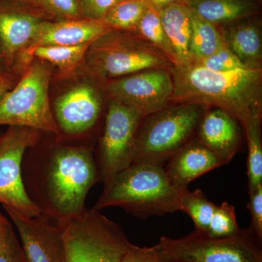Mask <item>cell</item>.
I'll list each match as a JSON object with an SVG mask.
<instances>
[{
    "label": "cell",
    "mask_w": 262,
    "mask_h": 262,
    "mask_svg": "<svg viewBox=\"0 0 262 262\" xmlns=\"http://www.w3.org/2000/svg\"><path fill=\"white\" fill-rule=\"evenodd\" d=\"M32 165L29 196L42 213L54 221L67 220L86 211L85 200L100 182L92 149L61 146L52 150L43 163Z\"/></svg>",
    "instance_id": "cell-1"
},
{
    "label": "cell",
    "mask_w": 262,
    "mask_h": 262,
    "mask_svg": "<svg viewBox=\"0 0 262 262\" xmlns=\"http://www.w3.org/2000/svg\"><path fill=\"white\" fill-rule=\"evenodd\" d=\"M169 70L174 84L172 103L220 108L243 126L252 117H261V69L216 72L190 62Z\"/></svg>",
    "instance_id": "cell-2"
},
{
    "label": "cell",
    "mask_w": 262,
    "mask_h": 262,
    "mask_svg": "<svg viewBox=\"0 0 262 262\" xmlns=\"http://www.w3.org/2000/svg\"><path fill=\"white\" fill-rule=\"evenodd\" d=\"M103 186L94 209L118 207L141 220L182 211L187 189L173 185L163 166L145 163L131 164Z\"/></svg>",
    "instance_id": "cell-3"
},
{
    "label": "cell",
    "mask_w": 262,
    "mask_h": 262,
    "mask_svg": "<svg viewBox=\"0 0 262 262\" xmlns=\"http://www.w3.org/2000/svg\"><path fill=\"white\" fill-rule=\"evenodd\" d=\"M206 108L194 103H173L144 117L136 135L132 164L163 166L194 140Z\"/></svg>",
    "instance_id": "cell-4"
},
{
    "label": "cell",
    "mask_w": 262,
    "mask_h": 262,
    "mask_svg": "<svg viewBox=\"0 0 262 262\" xmlns=\"http://www.w3.org/2000/svg\"><path fill=\"white\" fill-rule=\"evenodd\" d=\"M84 61L93 75L105 80L173 66L144 38L134 32L114 29L106 31L91 43Z\"/></svg>",
    "instance_id": "cell-5"
},
{
    "label": "cell",
    "mask_w": 262,
    "mask_h": 262,
    "mask_svg": "<svg viewBox=\"0 0 262 262\" xmlns=\"http://www.w3.org/2000/svg\"><path fill=\"white\" fill-rule=\"evenodd\" d=\"M51 75L48 63L33 60L18 82L0 98V125L30 127L59 136L49 101Z\"/></svg>",
    "instance_id": "cell-6"
},
{
    "label": "cell",
    "mask_w": 262,
    "mask_h": 262,
    "mask_svg": "<svg viewBox=\"0 0 262 262\" xmlns=\"http://www.w3.org/2000/svg\"><path fill=\"white\" fill-rule=\"evenodd\" d=\"M55 222L63 233L67 262H117L132 246L120 225L94 208Z\"/></svg>",
    "instance_id": "cell-7"
},
{
    "label": "cell",
    "mask_w": 262,
    "mask_h": 262,
    "mask_svg": "<svg viewBox=\"0 0 262 262\" xmlns=\"http://www.w3.org/2000/svg\"><path fill=\"white\" fill-rule=\"evenodd\" d=\"M261 243L248 228L220 238L195 232L181 238L162 237L155 246L174 262H262Z\"/></svg>",
    "instance_id": "cell-8"
},
{
    "label": "cell",
    "mask_w": 262,
    "mask_h": 262,
    "mask_svg": "<svg viewBox=\"0 0 262 262\" xmlns=\"http://www.w3.org/2000/svg\"><path fill=\"white\" fill-rule=\"evenodd\" d=\"M42 134L30 127L9 126L0 136V204L28 216H37L42 211L26 189L23 160L26 152L37 145Z\"/></svg>",
    "instance_id": "cell-9"
},
{
    "label": "cell",
    "mask_w": 262,
    "mask_h": 262,
    "mask_svg": "<svg viewBox=\"0 0 262 262\" xmlns=\"http://www.w3.org/2000/svg\"><path fill=\"white\" fill-rule=\"evenodd\" d=\"M144 118L134 108L110 100L97 158H95L103 184L132 164L136 135Z\"/></svg>",
    "instance_id": "cell-10"
},
{
    "label": "cell",
    "mask_w": 262,
    "mask_h": 262,
    "mask_svg": "<svg viewBox=\"0 0 262 262\" xmlns=\"http://www.w3.org/2000/svg\"><path fill=\"white\" fill-rule=\"evenodd\" d=\"M106 87L112 99L146 117L171 103L174 84L169 69H151L110 81Z\"/></svg>",
    "instance_id": "cell-11"
},
{
    "label": "cell",
    "mask_w": 262,
    "mask_h": 262,
    "mask_svg": "<svg viewBox=\"0 0 262 262\" xmlns=\"http://www.w3.org/2000/svg\"><path fill=\"white\" fill-rule=\"evenodd\" d=\"M15 0H0V73L23 74L24 57L43 22Z\"/></svg>",
    "instance_id": "cell-12"
},
{
    "label": "cell",
    "mask_w": 262,
    "mask_h": 262,
    "mask_svg": "<svg viewBox=\"0 0 262 262\" xmlns=\"http://www.w3.org/2000/svg\"><path fill=\"white\" fill-rule=\"evenodd\" d=\"M20 236L29 262H67L61 227L45 213L28 216L3 206Z\"/></svg>",
    "instance_id": "cell-13"
},
{
    "label": "cell",
    "mask_w": 262,
    "mask_h": 262,
    "mask_svg": "<svg viewBox=\"0 0 262 262\" xmlns=\"http://www.w3.org/2000/svg\"><path fill=\"white\" fill-rule=\"evenodd\" d=\"M101 105L94 86L87 82L74 86L55 102L53 115L59 130L77 136L91 130L99 118Z\"/></svg>",
    "instance_id": "cell-14"
},
{
    "label": "cell",
    "mask_w": 262,
    "mask_h": 262,
    "mask_svg": "<svg viewBox=\"0 0 262 262\" xmlns=\"http://www.w3.org/2000/svg\"><path fill=\"white\" fill-rule=\"evenodd\" d=\"M237 122L228 113L214 108L205 113L198 127V140L224 165L238 151L241 133Z\"/></svg>",
    "instance_id": "cell-15"
},
{
    "label": "cell",
    "mask_w": 262,
    "mask_h": 262,
    "mask_svg": "<svg viewBox=\"0 0 262 262\" xmlns=\"http://www.w3.org/2000/svg\"><path fill=\"white\" fill-rule=\"evenodd\" d=\"M108 30L110 29L101 20L92 19H64L58 22L45 20L27 52L37 46H75L92 42Z\"/></svg>",
    "instance_id": "cell-16"
},
{
    "label": "cell",
    "mask_w": 262,
    "mask_h": 262,
    "mask_svg": "<svg viewBox=\"0 0 262 262\" xmlns=\"http://www.w3.org/2000/svg\"><path fill=\"white\" fill-rule=\"evenodd\" d=\"M223 165L201 141L194 139L171 157L164 169L173 185L184 189L194 179Z\"/></svg>",
    "instance_id": "cell-17"
},
{
    "label": "cell",
    "mask_w": 262,
    "mask_h": 262,
    "mask_svg": "<svg viewBox=\"0 0 262 262\" xmlns=\"http://www.w3.org/2000/svg\"><path fill=\"white\" fill-rule=\"evenodd\" d=\"M164 31L177 60V65L190 63V39L192 35L191 10L185 3H175L160 10Z\"/></svg>",
    "instance_id": "cell-18"
},
{
    "label": "cell",
    "mask_w": 262,
    "mask_h": 262,
    "mask_svg": "<svg viewBox=\"0 0 262 262\" xmlns=\"http://www.w3.org/2000/svg\"><path fill=\"white\" fill-rule=\"evenodd\" d=\"M226 47L249 69H261V35L253 23L239 24L222 33Z\"/></svg>",
    "instance_id": "cell-19"
},
{
    "label": "cell",
    "mask_w": 262,
    "mask_h": 262,
    "mask_svg": "<svg viewBox=\"0 0 262 262\" xmlns=\"http://www.w3.org/2000/svg\"><path fill=\"white\" fill-rule=\"evenodd\" d=\"M184 3L213 24L239 20L255 11L254 5L249 0H185Z\"/></svg>",
    "instance_id": "cell-20"
},
{
    "label": "cell",
    "mask_w": 262,
    "mask_h": 262,
    "mask_svg": "<svg viewBox=\"0 0 262 262\" xmlns=\"http://www.w3.org/2000/svg\"><path fill=\"white\" fill-rule=\"evenodd\" d=\"M91 42L75 46H37L27 52L24 57L26 70L34 59L54 66L61 73L75 70L85 58Z\"/></svg>",
    "instance_id": "cell-21"
},
{
    "label": "cell",
    "mask_w": 262,
    "mask_h": 262,
    "mask_svg": "<svg viewBox=\"0 0 262 262\" xmlns=\"http://www.w3.org/2000/svg\"><path fill=\"white\" fill-rule=\"evenodd\" d=\"M191 18L190 62L211 56L225 46L222 33L215 24L201 18L192 10Z\"/></svg>",
    "instance_id": "cell-22"
},
{
    "label": "cell",
    "mask_w": 262,
    "mask_h": 262,
    "mask_svg": "<svg viewBox=\"0 0 262 262\" xmlns=\"http://www.w3.org/2000/svg\"><path fill=\"white\" fill-rule=\"evenodd\" d=\"M149 6L146 0H120L101 21L110 29L134 32Z\"/></svg>",
    "instance_id": "cell-23"
},
{
    "label": "cell",
    "mask_w": 262,
    "mask_h": 262,
    "mask_svg": "<svg viewBox=\"0 0 262 262\" xmlns=\"http://www.w3.org/2000/svg\"><path fill=\"white\" fill-rule=\"evenodd\" d=\"M261 117H252L244 125L248 144V192L262 185Z\"/></svg>",
    "instance_id": "cell-24"
},
{
    "label": "cell",
    "mask_w": 262,
    "mask_h": 262,
    "mask_svg": "<svg viewBox=\"0 0 262 262\" xmlns=\"http://www.w3.org/2000/svg\"><path fill=\"white\" fill-rule=\"evenodd\" d=\"M134 32L158 48L167 56L172 64L177 65V60L174 56L173 49L162 24L160 10L149 5L141 17Z\"/></svg>",
    "instance_id": "cell-25"
},
{
    "label": "cell",
    "mask_w": 262,
    "mask_h": 262,
    "mask_svg": "<svg viewBox=\"0 0 262 262\" xmlns=\"http://www.w3.org/2000/svg\"><path fill=\"white\" fill-rule=\"evenodd\" d=\"M181 206V211L189 215L194 222V232L206 234L216 205L210 201L201 189L192 192L187 188L183 192Z\"/></svg>",
    "instance_id": "cell-26"
},
{
    "label": "cell",
    "mask_w": 262,
    "mask_h": 262,
    "mask_svg": "<svg viewBox=\"0 0 262 262\" xmlns=\"http://www.w3.org/2000/svg\"><path fill=\"white\" fill-rule=\"evenodd\" d=\"M239 229L234 206L224 202L220 206L215 207L205 235L215 238L229 237L237 233Z\"/></svg>",
    "instance_id": "cell-27"
},
{
    "label": "cell",
    "mask_w": 262,
    "mask_h": 262,
    "mask_svg": "<svg viewBox=\"0 0 262 262\" xmlns=\"http://www.w3.org/2000/svg\"><path fill=\"white\" fill-rule=\"evenodd\" d=\"M0 262H29L13 226L0 213Z\"/></svg>",
    "instance_id": "cell-28"
},
{
    "label": "cell",
    "mask_w": 262,
    "mask_h": 262,
    "mask_svg": "<svg viewBox=\"0 0 262 262\" xmlns=\"http://www.w3.org/2000/svg\"><path fill=\"white\" fill-rule=\"evenodd\" d=\"M207 70L216 72H228L249 69L232 52L224 46L211 56L192 61Z\"/></svg>",
    "instance_id": "cell-29"
},
{
    "label": "cell",
    "mask_w": 262,
    "mask_h": 262,
    "mask_svg": "<svg viewBox=\"0 0 262 262\" xmlns=\"http://www.w3.org/2000/svg\"><path fill=\"white\" fill-rule=\"evenodd\" d=\"M53 14L66 19L82 18V10L79 0H38Z\"/></svg>",
    "instance_id": "cell-30"
},
{
    "label": "cell",
    "mask_w": 262,
    "mask_h": 262,
    "mask_svg": "<svg viewBox=\"0 0 262 262\" xmlns=\"http://www.w3.org/2000/svg\"><path fill=\"white\" fill-rule=\"evenodd\" d=\"M248 194L249 202L247 207L251 217L249 229L262 242V185L248 192Z\"/></svg>",
    "instance_id": "cell-31"
},
{
    "label": "cell",
    "mask_w": 262,
    "mask_h": 262,
    "mask_svg": "<svg viewBox=\"0 0 262 262\" xmlns=\"http://www.w3.org/2000/svg\"><path fill=\"white\" fill-rule=\"evenodd\" d=\"M120 0H79L84 18L101 20Z\"/></svg>",
    "instance_id": "cell-32"
},
{
    "label": "cell",
    "mask_w": 262,
    "mask_h": 262,
    "mask_svg": "<svg viewBox=\"0 0 262 262\" xmlns=\"http://www.w3.org/2000/svg\"><path fill=\"white\" fill-rule=\"evenodd\" d=\"M144 262H174L164 256L156 246L152 247H144Z\"/></svg>",
    "instance_id": "cell-33"
},
{
    "label": "cell",
    "mask_w": 262,
    "mask_h": 262,
    "mask_svg": "<svg viewBox=\"0 0 262 262\" xmlns=\"http://www.w3.org/2000/svg\"><path fill=\"white\" fill-rule=\"evenodd\" d=\"M16 77L9 73H0V98L16 83Z\"/></svg>",
    "instance_id": "cell-34"
},
{
    "label": "cell",
    "mask_w": 262,
    "mask_h": 262,
    "mask_svg": "<svg viewBox=\"0 0 262 262\" xmlns=\"http://www.w3.org/2000/svg\"><path fill=\"white\" fill-rule=\"evenodd\" d=\"M122 262H144V247L133 244Z\"/></svg>",
    "instance_id": "cell-35"
},
{
    "label": "cell",
    "mask_w": 262,
    "mask_h": 262,
    "mask_svg": "<svg viewBox=\"0 0 262 262\" xmlns=\"http://www.w3.org/2000/svg\"><path fill=\"white\" fill-rule=\"evenodd\" d=\"M185 0H146L149 5L160 10L164 7L175 3H184Z\"/></svg>",
    "instance_id": "cell-36"
},
{
    "label": "cell",
    "mask_w": 262,
    "mask_h": 262,
    "mask_svg": "<svg viewBox=\"0 0 262 262\" xmlns=\"http://www.w3.org/2000/svg\"><path fill=\"white\" fill-rule=\"evenodd\" d=\"M15 1H18V2H29V3H39V2H38V0H15Z\"/></svg>",
    "instance_id": "cell-37"
}]
</instances>
